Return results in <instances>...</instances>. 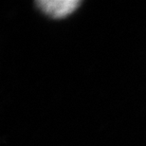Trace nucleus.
Returning a JSON list of instances; mask_svg holds the SVG:
<instances>
[{"label": "nucleus", "mask_w": 146, "mask_h": 146, "mask_svg": "<svg viewBox=\"0 0 146 146\" xmlns=\"http://www.w3.org/2000/svg\"><path fill=\"white\" fill-rule=\"evenodd\" d=\"M79 4V0H42L37 2L39 8L46 13L58 17L72 13Z\"/></svg>", "instance_id": "obj_1"}]
</instances>
